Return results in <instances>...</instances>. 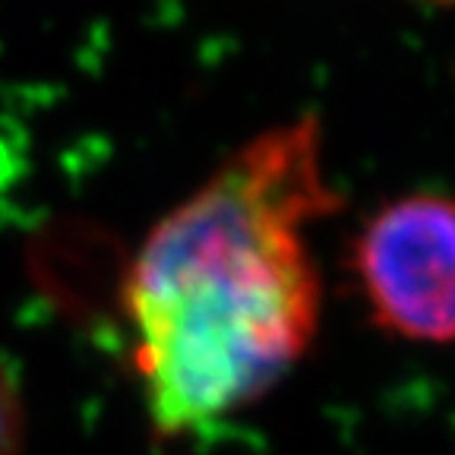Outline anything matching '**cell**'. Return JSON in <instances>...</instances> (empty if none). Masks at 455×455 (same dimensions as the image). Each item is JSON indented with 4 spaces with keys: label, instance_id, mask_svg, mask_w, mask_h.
I'll use <instances>...</instances> for the list:
<instances>
[{
    "label": "cell",
    "instance_id": "obj_1",
    "mask_svg": "<svg viewBox=\"0 0 455 455\" xmlns=\"http://www.w3.org/2000/svg\"><path fill=\"white\" fill-rule=\"evenodd\" d=\"M335 209L320 124L304 114L250 140L152 228L124 304L158 434L256 405L310 355L323 316L310 225Z\"/></svg>",
    "mask_w": 455,
    "mask_h": 455
},
{
    "label": "cell",
    "instance_id": "obj_2",
    "mask_svg": "<svg viewBox=\"0 0 455 455\" xmlns=\"http://www.w3.org/2000/svg\"><path fill=\"white\" fill-rule=\"evenodd\" d=\"M348 266L379 332L411 345L455 341V196L405 193L373 209Z\"/></svg>",
    "mask_w": 455,
    "mask_h": 455
},
{
    "label": "cell",
    "instance_id": "obj_3",
    "mask_svg": "<svg viewBox=\"0 0 455 455\" xmlns=\"http://www.w3.org/2000/svg\"><path fill=\"white\" fill-rule=\"evenodd\" d=\"M22 434V408L13 379L0 367V455H16Z\"/></svg>",
    "mask_w": 455,
    "mask_h": 455
},
{
    "label": "cell",
    "instance_id": "obj_4",
    "mask_svg": "<svg viewBox=\"0 0 455 455\" xmlns=\"http://www.w3.org/2000/svg\"><path fill=\"white\" fill-rule=\"evenodd\" d=\"M427 4H455V0H427Z\"/></svg>",
    "mask_w": 455,
    "mask_h": 455
}]
</instances>
